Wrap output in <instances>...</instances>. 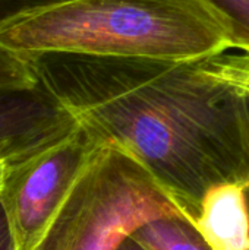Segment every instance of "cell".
<instances>
[{
  "label": "cell",
  "mask_w": 249,
  "mask_h": 250,
  "mask_svg": "<svg viewBox=\"0 0 249 250\" xmlns=\"http://www.w3.org/2000/svg\"><path fill=\"white\" fill-rule=\"evenodd\" d=\"M186 220L211 250H249V180L211 186Z\"/></svg>",
  "instance_id": "6"
},
{
  "label": "cell",
  "mask_w": 249,
  "mask_h": 250,
  "mask_svg": "<svg viewBox=\"0 0 249 250\" xmlns=\"http://www.w3.org/2000/svg\"><path fill=\"white\" fill-rule=\"evenodd\" d=\"M9 167H10V163L6 158H0V192L4 186V180H6Z\"/></svg>",
  "instance_id": "13"
},
{
  "label": "cell",
  "mask_w": 249,
  "mask_h": 250,
  "mask_svg": "<svg viewBox=\"0 0 249 250\" xmlns=\"http://www.w3.org/2000/svg\"><path fill=\"white\" fill-rule=\"evenodd\" d=\"M222 22L230 47L249 54V0H204Z\"/></svg>",
  "instance_id": "9"
},
{
  "label": "cell",
  "mask_w": 249,
  "mask_h": 250,
  "mask_svg": "<svg viewBox=\"0 0 249 250\" xmlns=\"http://www.w3.org/2000/svg\"><path fill=\"white\" fill-rule=\"evenodd\" d=\"M0 250H18L15 236L7 218V214L4 211V207L0 199Z\"/></svg>",
  "instance_id": "12"
},
{
  "label": "cell",
  "mask_w": 249,
  "mask_h": 250,
  "mask_svg": "<svg viewBox=\"0 0 249 250\" xmlns=\"http://www.w3.org/2000/svg\"><path fill=\"white\" fill-rule=\"evenodd\" d=\"M0 45L23 56L194 62L232 50L204 0H72L1 23Z\"/></svg>",
  "instance_id": "2"
},
{
  "label": "cell",
  "mask_w": 249,
  "mask_h": 250,
  "mask_svg": "<svg viewBox=\"0 0 249 250\" xmlns=\"http://www.w3.org/2000/svg\"><path fill=\"white\" fill-rule=\"evenodd\" d=\"M132 239L148 250H211L183 217L151 221L139 229Z\"/></svg>",
  "instance_id": "7"
},
{
  "label": "cell",
  "mask_w": 249,
  "mask_h": 250,
  "mask_svg": "<svg viewBox=\"0 0 249 250\" xmlns=\"http://www.w3.org/2000/svg\"><path fill=\"white\" fill-rule=\"evenodd\" d=\"M203 70L214 81L249 98V54L223 53L203 62Z\"/></svg>",
  "instance_id": "8"
},
{
  "label": "cell",
  "mask_w": 249,
  "mask_h": 250,
  "mask_svg": "<svg viewBox=\"0 0 249 250\" xmlns=\"http://www.w3.org/2000/svg\"><path fill=\"white\" fill-rule=\"evenodd\" d=\"M247 98H248V97H247ZM248 158H249V127H248Z\"/></svg>",
  "instance_id": "15"
},
{
  "label": "cell",
  "mask_w": 249,
  "mask_h": 250,
  "mask_svg": "<svg viewBox=\"0 0 249 250\" xmlns=\"http://www.w3.org/2000/svg\"><path fill=\"white\" fill-rule=\"evenodd\" d=\"M38 82L40 79L26 56L0 45V91L31 88Z\"/></svg>",
  "instance_id": "10"
},
{
  "label": "cell",
  "mask_w": 249,
  "mask_h": 250,
  "mask_svg": "<svg viewBox=\"0 0 249 250\" xmlns=\"http://www.w3.org/2000/svg\"><path fill=\"white\" fill-rule=\"evenodd\" d=\"M188 215L134 154L98 139L32 250H117L151 221Z\"/></svg>",
  "instance_id": "3"
},
{
  "label": "cell",
  "mask_w": 249,
  "mask_h": 250,
  "mask_svg": "<svg viewBox=\"0 0 249 250\" xmlns=\"http://www.w3.org/2000/svg\"><path fill=\"white\" fill-rule=\"evenodd\" d=\"M26 57L91 136L134 154L191 215L211 186L249 180V100L205 75L204 60Z\"/></svg>",
  "instance_id": "1"
},
{
  "label": "cell",
  "mask_w": 249,
  "mask_h": 250,
  "mask_svg": "<svg viewBox=\"0 0 249 250\" xmlns=\"http://www.w3.org/2000/svg\"><path fill=\"white\" fill-rule=\"evenodd\" d=\"M97 144L79 125L65 139L9 167L0 199L18 250L35 248Z\"/></svg>",
  "instance_id": "4"
},
{
  "label": "cell",
  "mask_w": 249,
  "mask_h": 250,
  "mask_svg": "<svg viewBox=\"0 0 249 250\" xmlns=\"http://www.w3.org/2000/svg\"><path fill=\"white\" fill-rule=\"evenodd\" d=\"M117 250H148L147 248H144L141 243H138L135 239H132V237H129L120 248Z\"/></svg>",
  "instance_id": "14"
},
{
  "label": "cell",
  "mask_w": 249,
  "mask_h": 250,
  "mask_svg": "<svg viewBox=\"0 0 249 250\" xmlns=\"http://www.w3.org/2000/svg\"><path fill=\"white\" fill-rule=\"evenodd\" d=\"M79 127L75 116L41 81L0 91V158L10 166L57 144Z\"/></svg>",
  "instance_id": "5"
},
{
  "label": "cell",
  "mask_w": 249,
  "mask_h": 250,
  "mask_svg": "<svg viewBox=\"0 0 249 250\" xmlns=\"http://www.w3.org/2000/svg\"><path fill=\"white\" fill-rule=\"evenodd\" d=\"M72 0H0V25Z\"/></svg>",
  "instance_id": "11"
}]
</instances>
